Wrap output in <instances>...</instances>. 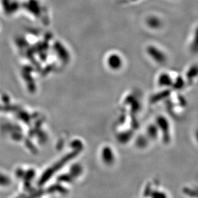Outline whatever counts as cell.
<instances>
[{
	"label": "cell",
	"instance_id": "277c9868",
	"mask_svg": "<svg viewBox=\"0 0 198 198\" xmlns=\"http://www.w3.org/2000/svg\"><path fill=\"white\" fill-rule=\"evenodd\" d=\"M196 137H197V138L198 139V129L197 130V131L196 133Z\"/></svg>",
	"mask_w": 198,
	"mask_h": 198
},
{
	"label": "cell",
	"instance_id": "3957f363",
	"mask_svg": "<svg viewBox=\"0 0 198 198\" xmlns=\"http://www.w3.org/2000/svg\"><path fill=\"white\" fill-rule=\"evenodd\" d=\"M190 50L192 53H198V27L195 30L194 32L193 38L192 39L190 45Z\"/></svg>",
	"mask_w": 198,
	"mask_h": 198
},
{
	"label": "cell",
	"instance_id": "7a4b0ae2",
	"mask_svg": "<svg viewBox=\"0 0 198 198\" xmlns=\"http://www.w3.org/2000/svg\"><path fill=\"white\" fill-rule=\"evenodd\" d=\"M158 84L161 86L168 87L173 84V81L168 74H161L158 77Z\"/></svg>",
	"mask_w": 198,
	"mask_h": 198
},
{
	"label": "cell",
	"instance_id": "6da1fadb",
	"mask_svg": "<svg viewBox=\"0 0 198 198\" xmlns=\"http://www.w3.org/2000/svg\"><path fill=\"white\" fill-rule=\"evenodd\" d=\"M147 52L149 56L151 57L156 63L158 64H163L165 63L167 60V56L164 52L160 50L157 46H150Z\"/></svg>",
	"mask_w": 198,
	"mask_h": 198
}]
</instances>
